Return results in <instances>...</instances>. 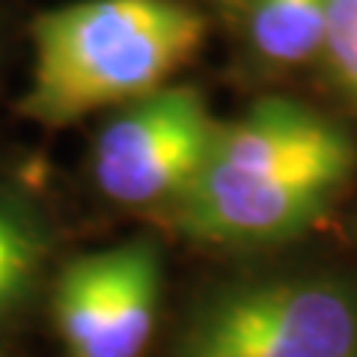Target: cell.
Listing matches in <instances>:
<instances>
[{
	"label": "cell",
	"instance_id": "obj_1",
	"mask_svg": "<svg viewBox=\"0 0 357 357\" xmlns=\"http://www.w3.org/2000/svg\"><path fill=\"white\" fill-rule=\"evenodd\" d=\"M354 161L337 122L292 98H262L220 122L203 170L173 203L176 220L203 241H280L319 220Z\"/></svg>",
	"mask_w": 357,
	"mask_h": 357
},
{
	"label": "cell",
	"instance_id": "obj_2",
	"mask_svg": "<svg viewBox=\"0 0 357 357\" xmlns=\"http://www.w3.org/2000/svg\"><path fill=\"white\" fill-rule=\"evenodd\" d=\"M203 15L182 0H77L33 21V81L24 114L66 126L128 105L194 57Z\"/></svg>",
	"mask_w": 357,
	"mask_h": 357
},
{
	"label": "cell",
	"instance_id": "obj_3",
	"mask_svg": "<svg viewBox=\"0 0 357 357\" xmlns=\"http://www.w3.org/2000/svg\"><path fill=\"white\" fill-rule=\"evenodd\" d=\"M173 357H357V289L321 277L227 289L194 316Z\"/></svg>",
	"mask_w": 357,
	"mask_h": 357
},
{
	"label": "cell",
	"instance_id": "obj_4",
	"mask_svg": "<svg viewBox=\"0 0 357 357\" xmlns=\"http://www.w3.org/2000/svg\"><path fill=\"white\" fill-rule=\"evenodd\" d=\"M218 128L194 86H161L134 98L98 134L96 185L122 206L176 203L203 170Z\"/></svg>",
	"mask_w": 357,
	"mask_h": 357
},
{
	"label": "cell",
	"instance_id": "obj_5",
	"mask_svg": "<svg viewBox=\"0 0 357 357\" xmlns=\"http://www.w3.org/2000/svg\"><path fill=\"white\" fill-rule=\"evenodd\" d=\"M107 316L96 357H140L155 328L161 295V262L149 241L107 248Z\"/></svg>",
	"mask_w": 357,
	"mask_h": 357
},
{
	"label": "cell",
	"instance_id": "obj_6",
	"mask_svg": "<svg viewBox=\"0 0 357 357\" xmlns=\"http://www.w3.org/2000/svg\"><path fill=\"white\" fill-rule=\"evenodd\" d=\"M107 250L81 256L60 274L54 292V321L69 357H96L107 316Z\"/></svg>",
	"mask_w": 357,
	"mask_h": 357
},
{
	"label": "cell",
	"instance_id": "obj_7",
	"mask_svg": "<svg viewBox=\"0 0 357 357\" xmlns=\"http://www.w3.org/2000/svg\"><path fill=\"white\" fill-rule=\"evenodd\" d=\"M331 0H250V45L274 66H301L321 54Z\"/></svg>",
	"mask_w": 357,
	"mask_h": 357
},
{
	"label": "cell",
	"instance_id": "obj_8",
	"mask_svg": "<svg viewBox=\"0 0 357 357\" xmlns=\"http://www.w3.org/2000/svg\"><path fill=\"white\" fill-rule=\"evenodd\" d=\"M42 238L18 211L0 206V312L13 310L36 283Z\"/></svg>",
	"mask_w": 357,
	"mask_h": 357
},
{
	"label": "cell",
	"instance_id": "obj_9",
	"mask_svg": "<svg viewBox=\"0 0 357 357\" xmlns=\"http://www.w3.org/2000/svg\"><path fill=\"white\" fill-rule=\"evenodd\" d=\"M321 54L337 84L357 102V0H331Z\"/></svg>",
	"mask_w": 357,
	"mask_h": 357
}]
</instances>
